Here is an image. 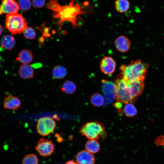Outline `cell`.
<instances>
[{"label": "cell", "instance_id": "1", "mask_svg": "<svg viewBox=\"0 0 164 164\" xmlns=\"http://www.w3.org/2000/svg\"><path fill=\"white\" fill-rule=\"evenodd\" d=\"M75 1L71 0L69 5L62 6L56 0H50L46 8L53 11V17L57 19L58 24L62 25L64 22L68 21L73 27H77L79 22L82 21L80 16L89 11L83 8L82 4L74 5Z\"/></svg>", "mask_w": 164, "mask_h": 164}, {"label": "cell", "instance_id": "17", "mask_svg": "<svg viewBox=\"0 0 164 164\" xmlns=\"http://www.w3.org/2000/svg\"><path fill=\"white\" fill-rule=\"evenodd\" d=\"M33 58L32 54L30 51L24 50L19 54L16 60L23 64H28L32 61Z\"/></svg>", "mask_w": 164, "mask_h": 164}, {"label": "cell", "instance_id": "22", "mask_svg": "<svg viewBox=\"0 0 164 164\" xmlns=\"http://www.w3.org/2000/svg\"><path fill=\"white\" fill-rule=\"evenodd\" d=\"M90 101L93 106L97 107L102 106L104 102L103 96L99 93L93 94L91 97Z\"/></svg>", "mask_w": 164, "mask_h": 164}, {"label": "cell", "instance_id": "26", "mask_svg": "<svg viewBox=\"0 0 164 164\" xmlns=\"http://www.w3.org/2000/svg\"><path fill=\"white\" fill-rule=\"evenodd\" d=\"M18 5L21 10L22 11H26L30 9L31 2L30 0H19Z\"/></svg>", "mask_w": 164, "mask_h": 164}, {"label": "cell", "instance_id": "24", "mask_svg": "<svg viewBox=\"0 0 164 164\" xmlns=\"http://www.w3.org/2000/svg\"><path fill=\"white\" fill-rule=\"evenodd\" d=\"M39 160L37 156L34 154L26 155L23 158L22 164H38Z\"/></svg>", "mask_w": 164, "mask_h": 164}, {"label": "cell", "instance_id": "2", "mask_svg": "<svg viewBox=\"0 0 164 164\" xmlns=\"http://www.w3.org/2000/svg\"><path fill=\"white\" fill-rule=\"evenodd\" d=\"M149 67L148 64L140 60H133L127 65H121V76L127 81L143 80Z\"/></svg>", "mask_w": 164, "mask_h": 164}, {"label": "cell", "instance_id": "4", "mask_svg": "<svg viewBox=\"0 0 164 164\" xmlns=\"http://www.w3.org/2000/svg\"><path fill=\"white\" fill-rule=\"evenodd\" d=\"M5 24L6 28L13 35L23 32L27 27L25 18L18 13L7 14Z\"/></svg>", "mask_w": 164, "mask_h": 164}, {"label": "cell", "instance_id": "30", "mask_svg": "<svg viewBox=\"0 0 164 164\" xmlns=\"http://www.w3.org/2000/svg\"><path fill=\"white\" fill-rule=\"evenodd\" d=\"M65 164H78L77 162L70 160L67 161Z\"/></svg>", "mask_w": 164, "mask_h": 164}, {"label": "cell", "instance_id": "28", "mask_svg": "<svg viewBox=\"0 0 164 164\" xmlns=\"http://www.w3.org/2000/svg\"><path fill=\"white\" fill-rule=\"evenodd\" d=\"M114 106L118 109V112L120 113V114L121 113L122 111L121 110V108L122 107V103L119 102H117L114 104Z\"/></svg>", "mask_w": 164, "mask_h": 164}, {"label": "cell", "instance_id": "13", "mask_svg": "<svg viewBox=\"0 0 164 164\" xmlns=\"http://www.w3.org/2000/svg\"><path fill=\"white\" fill-rule=\"evenodd\" d=\"M21 104V101L18 97L10 94L4 98L3 106L5 109L15 111L19 109Z\"/></svg>", "mask_w": 164, "mask_h": 164}, {"label": "cell", "instance_id": "18", "mask_svg": "<svg viewBox=\"0 0 164 164\" xmlns=\"http://www.w3.org/2000/svg\"><path fill=\"white\" fill-rule=\"evenodd\" d=\"M100 148V144L97 140L89 139L85 144L86 150L92 154L98 152Z\"/></svg>", "mask_w": 164, "mask_h": 164}, {"label": "cell", "instance_id": "23", "mask_svg": "<svg viewBox=\"0 0 164 164\" xmlns=\"http://www.w3.org/2000/svg\"><path fill=\"white\" fill-rule=\"evenodd\" d=\"M123 112L125 115L128 117H132L136 115L137 113L136 108L131 103L126 104L123 109Z\"/></svg>", "mask_w": 164, "mask_h": 164}, {"label": "cell", "instance_id": "12", "mask_svg": "<svg viewBox=\"0 0 164 164\" xmlns=\"http://www.w3.org/2000/svg\"><path fill=\"white\" fill-rule=\"evenodd\" d=\"M76 159L78 164H94L95 162L94 155L86 150L79 152L76 155Z\"/></svg>", "mask_w": 164, "mask_h": 164}, {"label": "cell", "instance_id": "29", "mask_svg": "<svg viewBox=\"0 0 164 164\" xmlns=\"http://www.w3.org/2000/svg\"><path fill=\"white\" fill-rule=\"evenodd\" d=\"M42 66V64L40 63H37L33 64L32 66V67L34 68H38L41 67Z\"/></svg>", "mask_w": 164, "mask_h": 164}, {"label": "cell", "instance_id": "11", "mask_svg": "<svg viewBox=\"0 0 164 164\" xmlns=\"http://www.w3.org/2000/svg\"><path fill=\"white\" fill-rule=\"evenodd\" d=\"M116 67V62L110 56L104 57L102 59L100 64L101 71L106 75H111L115 71Z\"/></svg>", "mask_w": 164, "mask_h": 164}, {"label": "cell", "instance_id": "20", "mask_svg": "<svg viewBox=\"0 0 164 164\" xmlns=\"http://www.w3.org/2000/svg\"><path fill=\"white\" fill-rule=\"evenodd\" d=\"M115 5L116 10L121 13L126 12L130 8V3L128 0H116Z\"/></svg>", "mask_w": 164, "mask_h": 164}, {"label": "cell", "instance_id": "14", "mask_svg": "<svg viewBox=\"0 0 164 164\" xmlns=\"http://www.w3.org/2000/svg\"><path fill=\"white\" fill-rule=\"evenodd\" d=\"M114 44L117 50L122 53L127 52L131 46L130 40L124 36H121L117 37L115 41Z\"/></svg>", "mask_w": 164, "mask_h": 164}, {"label": "cell", "instance_id": "16", "mask_svg": "<svg viewBox=\"0 0 164 164\" xmlns=\"http://www.w3.org/2000/svg\"><path fill=\"white\" fill-rule=\"evenodd\" d=\"M15 41L14 37L10 35L3 36L1 41V47L6 50H11L15 45Z\"/></svg>", "mask_w": 164, "mask_h": 164}, {"label": "cell", "instance_id": "10", "mask_svg": "<svg viewBox=\"0 0 164 164\" xmlns=\"http://www.w3.org/2000/svg\"><path fill=\"white\" fill-rule=\"evenodd\" d=\"M19 9L18 4L14 0H1L0 15L16 13Z\"/></svg>", "mask_w": 164, "mask_h": 164}, {"label": "cell", "instance_id": "25", "mask_svg": "<svg viewBox=\"0 0 164 164\" xmlns=\"http://www.w3.org/2000/svg\"><path fill=\"white\" fill-rule=\"evenodd\" d=\"M25 37L29 39H32L35 38L36 33L34 29L30 27H27L23 32Z\"/></svg>", "mask_w": 164, "mask_h": 164}, {"label": "cell", "instance_id": "15", "mask_svg": "<svg viewBox=\"0 0 164 164\" xmlns=\"http://www.w3.org/2000/svg\"><path fill=\"white\" fill-rule=\"evenodd\" d=\"M18 72L20 77L24 79L32 78L34 77L33 69L31 66L28 64H23L21 65Z\"/></svg>", "mask_w": 164, "mask_h": 164}, {"label": "cell", "instance_id": "31", "mask_svg": "<svg viewBox=\"0 0 164 164\" xmlns=\"http://www.w3.org/2000/svg\"><path fill=\"white\" fill-rule=\"evenodd\" d=\"M4 62L3 59L0 55V70L2 66L3 63Z\"/></svg>", "mask_w": 164, "mask_h": 164}, {"label": "cell", "instance_id": "8", "mask_svg": "<svg viewBox=\"0 0 164 164\" xmlns=\"http://www.w3.org/2000/svg\"><path fill=\"white\" fill-rule=\"evenodd\" d=\"M101 81L105 105H107L115 99V84L114 82L104 79L102 80Z\"/></svg>", "mask_w": 164, "mask_h": 164}, {"label": "cell", "instance_id": "32", "mask_svg": "<svg viewBox=\"0 0 164 164\" xmlns=\"http://www.w3.org/2000/svg\"><path fill=\"white\" fill-rule=\"evenodd\" d=\"M3 31V29L2 26L0 25V36L2 34Z\"/></svg>", "mask_w": 164, "mask_h": 164}, {"label": "cell", "instance_id": "27", "mask_svg": "<svg viewBox=\"0 0 164 164\" xmlns=\"http://www.w3.org/2000/svg\"><path fill=\"white\" fill-rule=\"evenodd\" d=\"M45 2V0H32V3L34 7L40 8L44 6Z\"/></svg>", "mask_w": 164, "mask_h": 164}, {"label": "cell", "instance_id": "3", "mask_svg": "<svg viewBox=\"0 0 164 164\" xmlns=\"http://www.w3.org/2000/svg\"><path fill=\"white\" fill-rule=\"evenodd\" d=\"M80 131L88 139L97 140L101 138H104L106 135L104 125L98 121L86 123L81 126Z\"/></svg>", "mask_w": 164, "mask_h": 164}, {"label": "cell", "instance_id": "9", "mask_svg": "<svg viewBox=\"0 0 164 164\" xmlns=\"http://www.w3.org/2000/svg\"><path fill=\"white\" fill-rule=\"evenodd\" d=\"M126 81L134 103L143 91L144 87V81L143 80Z\"/></svg>", "mask_w": 164, "mask_h": 164}, {"label": "cell", "instance_id": "6", "mask_svg": "<svg viewBox=\"0 0 164 164\" xmlns=\"http://www.w3.org/2000/svg\"><path fill=\"white\" fill-rule=\"evenodd\" d=\"M56 126L54 120L50 117H45L39 119L36 125V130L40 135L45 136L53 132Z\"/></svg>", "mask_w": 164, "mask_h": 164}, {"label": "cell", "instance_id": "19", "mask_svg": "<svg viewBox=\"0 0 164 164\" xmlns=\"http://www.w3.org/2000/svg\"><path fill=\"white\" fill-rule=\"evenodd\" d=\"M53 77L55 79H61L66 75L67 70L65 67L61 65H57L54 67L52 71Z\"/></svg>", "mask_w": 164, "mask_h": 164}, {"label": "cell", "instance_id": "5", "mask_svg": "<svg viewBox=\"0 0 164 164\" xmlns=\"http://www.w3.org/2000/svg\"><path fill=\"white\" fill-rule=\"evenodd\" d=\"M114 83L115 100L122 104L134 103L126 80L121 75L116 79Z\"/></svg>", "mask_w": 164, "mask_h": 164}, {"label": "cell", "instance_id": "7", "mask_svg": "<svg viewBox=\"0 0 164 164\" xmlns=\"http://www.w3.org/2000/svg\"><path fill=\"white\" fill-rule=\"evenodd\" d=\"M55 148V145L52 141L41 138L38 141L35 149L41 156L45 157L51 155Z\"/></svg>", "mask_w": 164, "mask_h": 164}, {"label": "cell", "instance_id": "21", "mask_svg": "<svg viewBox=\"0 0 164 164\" xmlns=\"http://www.w3.org/2000/svg\"><path fill=\"white\" fill-rule=\"evenodd\" d=\"M76 90V86L72 81L67 80L63 84L61 88L62 93L68 94L74 93Z\"/></svg>", "mask_w": 164, "mask_h": 164}]
</instances>
